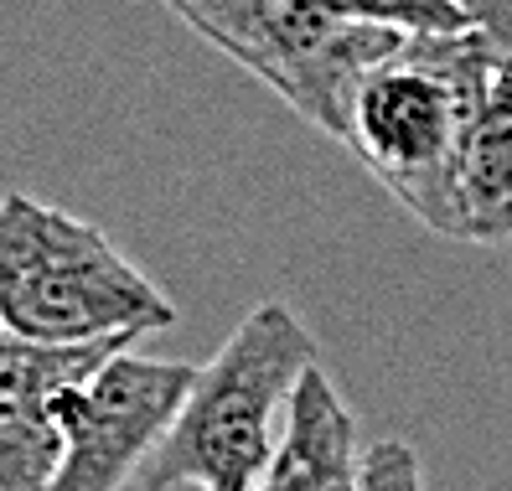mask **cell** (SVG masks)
Returning a JSON list of instances; mask_svg holds the SVG:
<instances>
[{"mask_svg":"<svg viewBox=\"0 0 512 491\" xmlns=\"http://www.w3.org/2000/svg\"><path fill=\"white\" fill-rule=\"evenodd\" d=\"M497 52L481 32L409 37L357 78L342 145L419 228L461 238L456 156Z\"/></svg>","mask_w":512,"mask_h":491,"instance_id":"cell-1","label":"cell"},{"mask_svg":"<svg viewBox=\"0 0 512 491\" xmlns=\"http://www.w3.org/2000/svg\"><path fill=\"white\" fill-rule=\"evenodd\" d=\"M316 367V336L285 300H264L197 367L182 414L135 471L140 491H259L280 450V409Z\"/></svg>","mask_w":512,"mask_h":491,"instance_id":"cell-2","label":"cell"},{"mask_svg":"<svg viewBox=\"0 0 512 491\" xmlns=\"http://www.w3.org/2000/svg\"><path fill=\"white\" fill-rule=\"evenodd\" d=\"M176 305L99 223L32 192L0 197V326L32 342L88 347L166 331Z\"/></svg>","mask_w":512,"mask_h":491,"instance_id":"cell-3","label":"cell"},{"mask_svg":"<svg viewBox=\"0 0 512 491\" xmlns=\"http://www.w3.org/2000/svg\"><path fill=\"white\" fill-rule=\"evenodd\" d=\"M192 32L218 47L228 63L254 73L275 94L342 145L352 88L378 57H388L399 32L347 21L326 0H161Z\"/></svg>","mask_w":512,"mask_h":491,"instance_id":"cell-4","label":"cell"},{"mask_svg":"<svg viewBox=\"0 0 512 491\" xmlns=\"http://www.w3.org/2000/svg\"><path fill=\"white\" fill-rule=\"evenodd\" d=\"M192 378V362L140 357L135 347H125L88 383L63 388L52 398V414L63 424L68 455L52 491H119L182 414Z\"/></svg>","mask_w":512,"mask_h":491,"instance_id":"cell-5","label":"cell"},{"mask_svg":"<svg viewBox=\"0 0 512 491\" xmlns=\"http://www.w3.org/2000/svg\"><path fill=\"white\" fill-rule=\"evenodd\" d=\"M259 491H363V450H357V419L342 404L337 383L316 362L300 378L280 450L269 460Z\"/></svg>","mask_w":512,"mask_h":491,"instance_id":"cell-6","label":"cell"},{"mask_svg":"<svg viewBox=\"0 0 512 491\" xmlns=\"http://www.w3.org/2000/svg\"><path fill=\"white\" fill-rule=\"evenodd\" d=\"M456 212L461 243L481 249L512 243V57L492 68L466 119L456 156Z\"/></svg>","mask_w":512,"mask_h":491,"instance_id":"cell-7","label":"cell"},{"mask_svg":"<svg viewBox=\"0 0 512 491\" xmlns=\"http://www.w3.org/2000/svg\"><path fill=\"white\" fill-rule=\"evenodd\" d=\"M63 455L52 398H0V491H52Z\"/></svg>","mask_w":512,"mask_h":491,"instance_id":"cell-8","label":"cell"},{"mask_svg":"<svg viewBox=\"0 0 512 491\" xmlns=\"http://www.w3.org/2000/svg\"><path fill=\"white\" fill-rule=\"evenodd\" d=\"M337 16L399 37H466L476 32L461 0H326Z\"/></svg>","mask_w":512,"mask_h":491,"instance_id":"cell-9","label":"cell"},{"mask_svg":"<svg viewBox=\"0 0 512 491\" xmlns=\"http://www.w3.org/2000/svg\"><path fill=\"white\" fill-rule=\"evenodd\" d=\"M363 491H425V466L409 440H383L363 455Z\"/></svg>","mask_w":512,"mask_h":491,"instance_id":"cell-10","label":"cell"}]
</instances>
